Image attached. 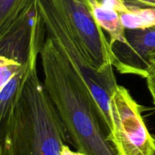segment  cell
Returning <instances> with one entry per match:
<instances>
[{"instance_id":"5b68a950","label":"cell","mask_w":155,"mask_h":155,"mask_svg":"<svg viewBox=\"0 0 155 155\" xmlns=\"http://www.w3.org/2000/svg\"><path fill=\"white\" fill-rule=\"evenodd\" d=\"M127 43L114 42V66L123 74L147 77L148 59L155 53V26L143 30H126Z\"/></svg>"},{"instance_id":"277c9868","label":"cell","mask_w":155,"mask_h":155,"mask_svg":"<svg viewBox=\"0 0 155 155\" xmlns=\"http://www.w3.org/2000/svg\"><path fill=\"white\" fill-rule=\"evenodd\" d=\"M68 20L92 69L114 71V56L110 41L97 23L87 0H51Z\"/></svg>"},{"instance_id":"8992f818","label":"cell","mask_w":155,"mask_h":155,"mask_svg":"<svg viewBox=\"0 0 155 155\" xmlns=\"http://www.w3.org/2000/svg\"><path fill=\"white\" fill-rule=\"evenodd\" d=\"M40 16L36 0L0 35V56L24 64L29 54L35 25Z\"/></svg>"},{"instance_id":"7c38bea8","label":"cell","mask_w":155,"mask_h":155,"mask_svg":"<svg viewBox=\"0 0 155 155\" xmlns=\"http://www.w3.org/2000/svg\"><path fill=\"white\" fill-rule=\"evenodd\" d=\"M148 74H155V53L148 57L147 76Z\"/></svg>"},{"instance_id":"30bf717a","label":"cell","mask_w":155,"mask_h":155,"mask_svg":"<svg viewBox=\"0 0 155 155\" xmlns=\"http://www.w3.org/2000/svg\"><path fill=\"white\" fill-rule=\"evenodd\" d=\"M23 64L13 59L0 56V89L15 75Z\"/></svg>"},{"instance_id":"9c48e42d","label":"cell","mask_w":155,"mask_h":155,"mask_svg":"<svg viewBox=\"0 0 155 155\" xmlns=\"http://www.w3.org/2000/svg\"><path fill=\"white\" fill-rule=\"evenodd\" d=\"M120 17L125 30H143L155 26V8L122 13Z\"/></svg>"},{"instance_id":"52a82bcc","label":"cell","mask_w":155,"mask_h":155,"mask_svg":"<svg viewBox=\"0 0 155 155\" xmlns=\"http://www.w3.org/2000/svg\"><path fill=\"white\" fill-rule=\"evenodd\" d=\"M87 2L97 23L110 36V45L117 42L127 43L126 30L121 22L120 14L98 0H87Z\"/></svg>"},{"instance_id":"8fae6325","label":"cell","mask_w":155,"mask_h":155,"mask_svg":"<svg viewBox=\"0 0 155 155\" xmlns=\"http://www.w3.org/2000/svg\"><path fill=\"white\" fill-rule=\"evenodd\" d=\"M147 86L153 100V104L155 106V74H148L146 77Z\"/></svg>"},{"instance_id":"7a4b0ae2","label":"cell","mask_w":155,"mask_h":155,"mask_svg":"<svg viewBox=\"0 0 155 155\" xmlns=\"http://www.w3.org/2000/svg\"><path fill=\"white\" fill-rule=\"evenodd\" d=\"M46 33L81 77L93 97L107 136L112 130L110 100L118 86L114 71L98 73L92 69L68 20L51 0H36Z\"/></svg>"},{"instance_id":"ba28073f","label":"cell","mask_w":155,"mask_h":155,"mask_svg":"<svg viewBox=\"0 0 155 155\" xmlns=\"http://www.w3.org/2000/svg\"><path fill=\"white\" fill-rule=\"evenodd\" d=\"M35 0H0V35Z\"/></svg>"},{"instance_id":"6da1fadb","label":"cell","mask_w":155,"mask_h":155,"mask_svg":"<svg viewBox=\"0 0 155 155\" xmlns=\"http://www.w3.org/2000/svg\"><path fill=\"white\" fill-rule=\"evenodd\" d=\"M39 55L44 86L74 148L86 155H117L89 88L48 35Z\"/></svg>"},{"instance_id":"3957f363","label":"cell","mask_w":155,"mask_h":155,"mask_svg":"<svg viewBox=\"0 0 155 155\" xmlns=\"http://www.w3.org/2000/svg\"><path fill=\"white\" fill-rule=\"evenodd\" d=\"M112 130L107 139L117 155H155V138L150 133L141 107L128 89L118 85L111 95Z\"/></svg>"}]
</instances>
